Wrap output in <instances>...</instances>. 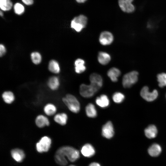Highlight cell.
Listing matches in <instances>:
<instances>
[{"mask_svg": "<svg viewBox=\"0 0 166 166\" xmlns=\"http://www.w3.org/2000/svg\"><path fill=\"white\" fill-rule=\"evenodd\" d=\"M35 123L39 128H42L49 125V121L48 118L42 115L38 116L36 118Z\"/></svg>", "mask_w": 166, "mask_h": 166, "instance_id": "d6986e66", "label": "cell"}, {"mask_svg": "<svg viewBox=\"0 0 166 166\" xmlns=\"http://www.w3.org/2000/svg\"><path fill=\"white\" fill-rule=\"evenodd\" d=\"M69 166H75L73 165H70Z\"/></svg>", "mask_w": 166, "mask_h": 166, "instance_id": "8d00e7d4", "label": "cell"}, {"mask_svg": "<svg viewBox=\"0 0 166 166\" xmlns=\"http://www.w3.org/2000/svg\"><path fill=\"white\" fill-rule=\"evenodd\" d=\"M68 116L64 113L57 114L54 117V120L57 123L61 125H65L67 121Z\"/></svg>", "mask_w": 166, "mask_h": 166, "instance_id": "44dd1931", "label": "cell"}, {"mask_svg": "<svg viewBox=\"0 0 166 166\" xmlns=\"http://www.w3.org/2000/svg\"><path fill=\"white\" fill-rule=\"evenodd\" d=\"M12 158L17 162H20L22 161L25 157V154L22 149L15 148L13 149L11 152Z\"/></svg>", "mask_w": 166, "mask_h": 166, "instance_id": "e0dca14e", "label": "cell"}, {"mask_svg": "<svg viewBox=\"0 0 166 166\" xmlns=\"http://www.w3.org/2000/svg\"><path fill=\"white\" fill-rule=\"evenodd\" d=\"M89 166H101L98 163L96 162H93L90 164Z\"/></svg>", "mask_w": 166, "mask_h": 166, "instance_id": "836d02e7", "label": "cell"}, {"mask_svg": "<svg viewBox=\"0 0 166 166\" xmlns=\"http://www.w3.org/2000/svg\"><path fill=\"white\" fill-rule=\"evenodd\" d=\"M87 20L86 16L81 14L74 17L71 21V27L77 32H79L86 27Z\"/></svg>", "mask_w": 166, "mask_h": 166, "instance_id": "3957f363", "label": "cell"}, {"mask_svg": "<svg viewBox=\"0 0 166 166\" xmlns=\"http://www.w3.org/2000/svg\"><path fill=\"white\" fill-rule=\"evenodd\" d=\"M113 101L116 103H121L125 99V96L122 93L117 92L114 93L112 96Z\"/></svg>", "mask_w": 166, "mask_h": 166, "instance_id": "4316f807", "label": "cell"}, {"mask_svg": "<svg viewBox=\"0 0 166 166\" xmlns=\"http://www.w3.org/2000/svg\"><path fill=\"white\" fill-rule=\"evenodd\" d=\"M52 143L51 138L47 136L42 137L36 144L37 151L40 153L47 152L49 150Z\"/></svg>", "mask_w": 166, "mask_h": 166, "instance_id": "5b68a950", "label": "cell"}, {"mask_svg": "<svg viewBox=\"0 0 166 166\" xmlns=\"http://www.w3.org/2000/svg\"><path fill=\"white\" fill-rule=\"evenodd\" d=\"M98 62L103 65L108 64L111 60L110 55L107 52L104 51L99 52L97 57Z\"/></svg>", "mask_w": 166, "mask_h": 166, "instance_id": "4fadbf2b", "label": "cell"}, {"mask_svg": "<svg viewBox=\"0 0 166 166\" xmlns=\"http://www.w3.org/2000/svg\"><path fill=\"white\" fill-rule=\"evenodd\" d=\"M0 15L1 16H3V13L1 11H0Z\"/></svg>", "mask_w": 166, "mask_h": 166, "instance_id": "d590c367", "label": "cell"}, {"mask_svg": "<svg viewBox=\"0 0 166 166\" xmlns=\"http://www.w3.org/2000/svg\"><path fill=\"white\" fill-rule=\"evenodd\" d=\"M14 10L16 14L20 15L24 12L25 9L24 6L22 4L20 3H17L14 5Z\"/></svg>", "mask_w": 166, "mask_h": 166, "instance_id": "4dcf8cb0", "label": "cell"}, {"mask_svg": "<svg viewBox=\"0 0 166 166\" xmlns=\"http://www.w3.org/2000/svg\"><path fill=\"white\" fill-rule=\"evenodd\" d=\"M44 111L46 115L51 116L53 115L56 113L57 108L53 104L48 103L44 106Z\"/></svg>", "mask_w": 166, "mask_h": 166, "instance_id": "484cf974", "label": "cell"}, {"mask_svg": "<svg viewBox=\"0 0 166 166\" xmlns=\"http://www.w3.org/2000/svg\"><path fill=\"white\" fill-rule=\"evenodd\" d=\"M31 59L33 63L35 65L39 64L42 60L41 54L38 52H34L30 54Z\"/></svg>", "mask_w": 166, "mask_h": 166, "instance_id": "f1b7e54d", "label": "cell"}, {"mask_svg": "<svg viewBox=\"0 0 166 166\" xmlns=\"http://www.w3.org/2000/svg\"><path fill=\"white\" fill-rule=\"evenodd\" d=\"M6 52V49L5 46L3 44H1L0 45V55L2 57L3 56Z\"/></svg>", "mask_w": 166, "mask_h": 166, "instance_id": "1f68e13d", "label": "cell"}, {"mask_svg": "<svg viewBox=\"0 0 166 166\" xmlns=\"http://www.w3.org/2000/svg\"><path fill=\"white\" fill-rule=\"evenodd\" d=\"M62 101L69 109L72 113H77L80 111V103L73 95L70 94H67L62 98Z\"/></svg>", "mask_w": 166, "mask_h": 166, "instance_id": "7a4b0ae2", "label": "cell"}, {"mask_svg": "<svg viewBox=\"0 0 166 166\" xmlns=\"http://www.w3.org/2000/svg\"><path fill=\"white\" fill-rule=\"evenodd\" d=\"M85 62L82 59L78 58L74 61V70L75 72L77 74H81L86 70V67L85 65Z\"/></svg>", "mask_w": 166, "mask_h": 166, "instance_id": "2e32d148", "label": "cell"}, {"mask_svg": "<svg viewBox=\"0 0 166 166\" xmlns=\"http://www.w3.org/2000/svg\"><path fill=\"white\" fill-rule=\"evenodd\" d=\"M80 156L79 151L74 148L65 146L59 148L56 151L54 159L56 163L61 166H65L68 163L65 157L71 162H74L78 159Z\"/></svg>", "mask_w": 166, "mask_h": 166, "instance_id": "6da1fadb", "label": "cell"}, {"mask_svg": "<svg viewBox=\"0 0 166 166\" xmlns=\"http://www.w3.org/2000/svg\"><path fill=\"white\" fill-rule=\"evenodd\" d=\"M47 85L49 88L52 90H57L59 87L60 81L58 78L56 76H53L49 79Z\"/></svg>", "mask_w": 166, "mask_h": 166, "instance_id": "603a6c76", "label": "cell"}, {"mask_svg": "<svg viewBox=\"0 0 166 166\" xmlns=\"http://www.w3.org/2000/svg\"><path fill=\"white\" fill-rule=\"evenodd\" d=\"M140 94L141 97L148 101H152L155 100L158 96V91L154 90L152 92H149L148 87L145 86L141 89Z\"/></svg>", "mask_w": 166, "mask_h": 166, "instance_id": "9c48e42d", "label": "cell"}, {"mask_svg": "<svg viewBox=\"0 0 166 166\" xmlns=\"http://www.w3.org/2000/svg\"><path fill=\"white\" fill-rule=\"evenodd\" d=\"M81 152L85 157H89L94 155L95 151L94 148L91 144L87 143L82 147Z\"/></svg>", "mask_w": 166, "mask_h": 166, "instance_id": "9a60e30c", "label": "cell"}, {"mask_svg": "<svg viewBox=\"0 0 166 166\" xmlns=\"http://www.w3.org/2000/svg\"><path fill=\"white\" fill-rule=\"evenodd\" d=\"M86 116L89 118H95L97 117V113L95 105L92 103H89L85 109Z\"/></svg>", "mask_w": 166, "mask_h": 166, "instance_id": "ac0fdd59", "label": "cell"}, {"mask_svg": "<svg viewBox=\"0 0 166 166\" xmlns=\"http://www.w3.org/2000/svg\"><path fill=\"white\" fill-rule=\"evenodd\" d=\"M79 93L80 95L85 98H89L93 97L97 93L92 86L89 84H81L79 87Z\"/></svg>", "mask_w": 166, "mask_h": 166, "instance_id": "8992f818", "label": "cell"}, {"mask_svg": "<svg viewBox=\"0 0 166 166\" xmlns=\"http://www.w3.org/2000/svg\"><path fill=\"white\" fill-rule=\"evenodd\" d=\"M157 77L160 87L163 88L166 86V73H159L157 75Z\"/></svg>", "mask_w": 166, "mask_h": 166, "instance_id": "f546056e", "label": "cell"}, {"mask_svg": "<svg viewBox=\"0 0 166 166\" xmlns=\"http://www.w3.org/2000/svg\"><path fill=\"white\" fill-rule=\"evenodd\" d=\"M2 97L4 101L8 104L12 103L15 99L14 93L10 91H5L3 93Z\"/></svg>", "mask_w": 166, "mask_h": 166, "instance_id": "d4e9b609", "label": "cell"}, {"mask_svg": "<svg viewBox=\"0 0 166 166\" xmlns=\"http://www.w3.org/2000/svg\"><path fill=\"white\" fill-rule=\"evenodd\" d=\"M87 0H76V1L79 3H83L85 2Z\"/></svg>", "mask_w": 166, "mask_h": 166, "instance_id": "e575fe53", "label": "cell"}, {"mask_svg": "<svg viewBox=\"0 0 166 166\" xmlns=\"http://www.w3.org/2000/svg\"><path fill=\"white\" fill-rule=\"evenodd\" d=\"M48 69L50 71L54 73H58L60 71L58 62L54 60L50 61L48 64Z\"/></svg>", "mask_w": 166, "mask_h": 166, "instance_id": "cb8c5ba5", "label": "cell"}, {"mask_svg": "<svg viewBox=\"0 0 166 166\" xmlns=\"http://www.w3.org/2000/svg\"><path fill=\"white\" fill-rule=\"evenodd\" d=\"M146 136L149 139L155 137L157 134V129L156 126L153 125H150L144 130Z\"/></svg>", "mask_w": 166, "mask_h": 166, "instance_id": "ffe728a7", "label": "cell"}, {"mask_svg": "<svg viewBox=\"0 0 166 166\" xmlns=\"http://www.w3.org/2000/svg\"><path fill=\"white\" fill-rule=\"evenodd\" d=\"M90 84L97 92L102 87L103 85V79L101 76L96 73H91L89 77Z\"/></svg>", "mask_w": 166, "mask_h": 166, "instance_id": "52a82bcc", "label": "cell"}, {"mask_svg": "<svg viewBox=\"0 0 166 166\" xmlns=\"http://www.w3.org/2000/svg\"><path fill=\"white\" fill-rule=\"evenodd\" d=\"M22 1L24 4L27 5H31L33 3V0H22Z\"/></svg>", "mask_w": 166, "mask_h": 166, "instance_id": "d6a6232c", "label": "cell"}, {"mask_svg": "<svg viewBox=\"0 0 166 166\" xmlns=\"http://www.w3.org/2000/svg\"><path fill=\"white\" fill-rule=\"evenodd\" d=\"M138 73L136 71L130 72L125 74L122 79V85L124 88H129L138 81Z\"/></svg>", "mask_w": 166, "mask_h": 166, "instance_id": "277c9868", "label": "cell"}, {"mask_svg": "<svg viewBox=\"0 0 166 166\" xmlns=\"http://www.w3.org/2000/svg\"><path fill=\"white\" fill-rule=\"evenodd\" d=\"M95 101L97 105L102 108H105L108 107L110 103L108 97L105 94H101L97 97Z\"/></svg>", "mask_w": 166, "mask_h": 166, "instance_id": "7c38bea8", "label": "cell"}, {"mask_svg": "<svg viewBox=\"0 0 166 166\" xmlns=\"http://www.w3.org/2000/svg\"><path fill=\"white\" fill-rule=\"evenodd\" d=\"M133 0H118L119 6L123 12L127 13L133 12L135 10V7L132 3Z\"/></svg>", "mask_w": 166, "mask_h": 166, "instance_id": "8fae6325", "label": "cell"}, {"mask_svg": "<svg viewBox=\"0 0 166 166\" xmlns=\"http://www.w3.org/2000/svg\"><path fill=\"white\" fill-rule=\"evenodd\" d=\"M114 40L113 34L110 32L105 31L101 32L99 36V41L103 46L109 45L112 43Z\"/></svg>", "mask_w": 166, "mask_h": 166, "instance_id": "30bf717a", "label": "cell"}, {"mask_svg": "<svg viewBox=\"0 0 166 166\" xmlns=\"http://www.w3.org/2000/svg\"></svg>", "mask_w": 166, "mask_h": 166, "instance_id": "74e56055", "label": "cell"}, {"mask_svg": "<svg viewBox=\"0 0 166 166\" xmlns=\"http://www.w3.org/2000/svg\"><path fill=\"white\" fill-rule=\"evenodd\" d=\"M121 71L118 68L113 67L109 69L107 72V75L112 81H117L118 78L121 75Z\"/></svg>", "mask_w": 166, "mask_h": 166, "instance_id": "5bb4252c", "label": "cell"}, {"mask_svg": "<svg viewBox=\"0 0 166 166\" xmlns=\"http://www.w3.org/2000/svg\"><path fill=\"white\" fill-rule=\"evenodd\" d=\"M12 6V3L10 0H0V7L2 10H9Z\"/></svg>", "mask_w": 166, "mask_h": 166, "instance_id": "83f0119b", "label": "cell"}, {"mask_svg": "<svg viewBox=\"0 0 166 166\" xmlns=\"http://www.w3.org/2000/svg\"><path fill=\"white\" fill-rule=\"evenodd\" d=\"M162 149L161 146L157 144H154L148 148V152L150 156L152 157L158 156L161 153Z\"/></svg>", "mask_w": 166, "mask_h": 166, "instance_id": "7402d4cb", "label": "cell"}, {"mask_svg": "<svg viewBox=\"0 0 166 166\" xmlns=\"http://www.w3.org/2000/svg\"><path fill=\"white\" fill-rule=\"evenodd\" d=\"M101 132L103 137L106 139H111L113 137L115 134L114 129L111 121H107L103 125Z\"/></svg>", "mask_w": 166, "mask_h": 166, "instance_id": "ba28073f", "label": "cell"}]
</instances>
